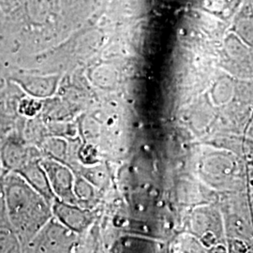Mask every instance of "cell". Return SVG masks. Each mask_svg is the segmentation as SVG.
<instances>
[{
  "instance_id": "1",
  "label": "cell",
  "mask_w": 253,
  "mask_h": 253,
  "mask_svg": "<svg viewBox=\"0 0 253 253\" xmlns=\"http://www.w3.org/2000/svg\"><path fill=\"white\" fill-rule=\"evenodd\" d=\"M10 227L26 237L36 225L37 202L32 191L16 174L3 176Z\"/></svg>"
},
{
  "instance_id": "5",
  "label": "cell",
  "mask_w": 253,
  "mask_h": 253,
  "mask_svg": "<svg viewBox=\"0 0 253 253\" xmlns=\"http://www.w3.org/2000/svg\"><path fill=\"white\" fill-rule=\"evenodd\" d=\"M1 147H2V142H1V140H0V150H1Z\"/></svg>"
},
{
  "instance_id": "4",
  "label": "cell",
  "mask_w": 253,
  "mask_h": 253,
  "mask_svg": "<svg viewBox=\"0 0 253 253\" xmlns=\"http://www.w3.org/2000/svg\"><path fill=\"white\" fill-rule=\"evenodd\" d=\"M0 227H8V228L10 227L9 217H8L3 177H0Z\"/></svg>"
},
{
  "instance_id": "2",
  "label": "cell",
  "mask_w": 253,
  "mask_h": 253,
  "mask_svg": "<svg viewBox=\"0 0 253 253\" xmlns=\"http://www.w3.org/2000/svg\"><path fill=\"white\" fill-rule=\"evenodd\" d=\"M1 161L9 170L19 171L25 163V150L18 143L13 141H8L2 144L0 150Z\"/></svg>"
},
{
  "instance_id": "3",
  "label": "cell",
  "mask_w": 253,
  "mask_h": 253,
  "mask_svg": "<svg viewBox=\"0 0 253 253\" xmlns=\"http://www.w3.org/2000/svg\"><path fill=\"white\" fill-rule=\"evenodd\" d=\"M19 251L17 235L8 227H0V253H17Z\"/></svg>"
}]
</instances>
